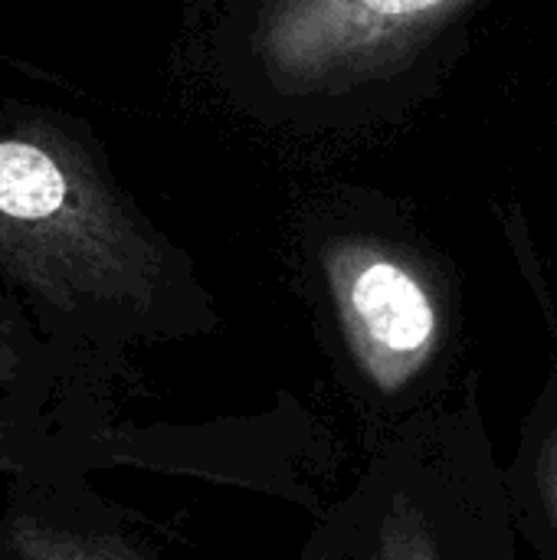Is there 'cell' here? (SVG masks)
I'll list each match as a JSON object with an SVG mask.
<instances>
[{
	"mask_svg": "<svg viewBox=\"0 0 557 560\" xmlns=\"http://www.w3.org/2000/svg\"><path fill=\"white\" fill-rule=\"evenodd\" d=\"M95 423H102L98 407H72L0 384V482L85 472L82 443Z\"/></svg>",
	"mask_w": 557,
	"mask_h": 560,
	"instance_id": "5",
	"label": "cell"
},
{
	"mask_svg": "<svg viewBox=\"0 0 557 560\" xmlns=\"http://www.w3.org/2000/svg\"><path fill=\"white\" fill-rule=\"evenodd\" d=\"M335 292L364 374L387 394L410 384L440 341L427 285L394 259L361 256L335 269Z\"/></svg>",
	"mask_w": 557,
	"mask_h": 560,
	"instance_id": "2",
	"label": "cell"
},
{
	"mask_svg": "<svg viewBox=\"0 0 557 560\" xmlns=\"http://www.w3.org/2000/svg\"><path fill=\"white\" fill-rule=\"evenodd\" d=\"M450 0H292L269 30L272 52L286 66H325L423 23Z\"/></svg>",
	"mask_w": 557,
	"mask_h": 560,
	"instance_id": "4",
	"label": "cell"
},
{
	"mask_svg": "<svg viewBox=\"0 0 557 560\" xmlns=\"http://www.w3.org/2000/svg\"><path fill=\"white\" fill-rule=\"evenodd\" d=\"M0 560H161L85 472L26 476L0 492Z\"/></svg>",
	"mask_w": 557,
	"mask_h": 560,
	"instance_id": "3",
	"label": "cell"
},
{
	"mask_svg": "<svg viewBox=\"0 0 557 560\" xmlns=\"http://www.w3.org/2000/svg\"><path fill=\"white\" fill-rule=\"evenodd\" d=\"M0 276L36 328L95 377V358L148 322L151 285L85 161L46 121L0 125Z\"/></svg>",
	"mask_w": 557,
	"mask_h": 560,
	"instance_id": "1",
	"label": "cell"
},
{
	"mask_svg": "<svg viewBox=\"0 0 557 560\" xmlns=\"http://www.w3.org/2000/svg\"><path fill=\"white\" fill-rule=\"evenodd\" d=\"M378 560H443L420 512L397 499L378 528Z\"/></svg>",
	"mask_w": 557,
	"mask_h": 560,
	"instance_id": "7",
	"label": "cell"
},
{
	"mask_svg": "<svg viewBox=\"0 0 557 560\" xmlns=\"http://www.w3.org/2000/svg\"><path fill=\"white\" fill-rule=\"evenodd\" d=\"M0 384L72 407H95V377L49 345L16 299H0Z\"/></svg>",
	"mask_w": 557,
	"mask_h": 560,
	"instance_id": "6",
	"label": "cell"
},
{
	"mask_svg": "<svg viewBox=\"0 0 557 560\" xmlns=\"http://www.w3.org/2000/svg\"><path fill=\"white\" fill-rule=\"evenodd\" d=\"M538 476H542L545 505H548V512H552V518H555L557 525V430L552 433V440H548V446H545V453H542V469H538Z\"/></svg>",
	"mask_w": 557,
	"mask_h": 560,
	"instance_id": "8",
	"label": "cell"
}]
</instances>
